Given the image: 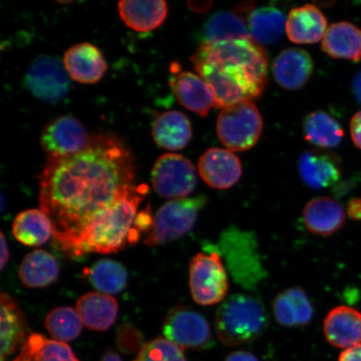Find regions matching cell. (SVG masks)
I'll list each match as a JSON object with an SVG mask.
<instances>
[{"instance_id":"24","label":"cell","mask_w":361,"mask_h":361,"mask_svg":"<svg viewBox=\"0 0 361 361\" xmlns=\"http://www.w3.org/2000/svg\"><path fill=\"white\" fill-rule=\"evenodd\" d=\"M190 121L178 111L164 112L157 117L152 126V137L158 146L170 151L186 147L192 138Z\"/></svg>"},{"instance_id":"39","label":"cell","mask_w":361,"mask_h":361,"mask_svg":"<svg viewBox=\"0 0 361 361\" xmlns=\"http://www.w3.org/2000/svg\"><path fill=\"white\" fill-rule=\"evenodd\" d=\"M347 214L352 220L361 221V198H352L347 205Z\"/></svg>"},{"instance_id":"44","label":"cell","mask_w":361,"mask_h":361,"mask_svg":"<svg viewBox=\"0 0 361 361\" xmlns=\"http://www.w3.org/2000/svg\"><path fill=\"white\" fill-rule=\"evenodd\" d=\"M102 361H121V359L114 352L108 351L107 353L104 355Z\"/></svg>"},{"instance_id":"36","label":"cell","mask_w":361,"mask_h":361,"mask_svg":"<svg viewBox=\"0 0 361 361\" xmlns=\"http://www.w3.org/2000/svg\"><path fill=\"white\" fill-rule=\"evenodd\" d=\"M153 222L150 210L147 209L142 212L141 214L137 215V218L135 219L134 229L135 231L140 233V232L151 231L153 227Z\"/></svg>"},{"instance_id":"28","label":"cell","mask_w":361,"mask_h":361,"mask_svg":"<svg viewBox=\"0 0 361 361\" xmlns=\"http://www.w3.org/2000/svg\"><path fill=\"white\" fill-rule=\"evenodd\" d=\"M247 23L251 38L261 45L278 42L286 30L287 20L279 8L263 7L252 11Z\"/></svg>"},{"instance_id":"27","label":"cell","mask_w":361,"mask_h":361,"mask_svg":"<svg viewBox=\"0 0 361 361\" xmlns=\"http://www.w3.org/2000/svg\"><path fill=\"white\" fill-rule=\"evenodd\" d=\"M60 268L55 257L37 250L30 252L20 265V281L28 288H44L57 281Z\"/></svg>"},{"instance_id":"16","label":"cell","mask_w":361,"mask_h":361,"mask_svg":"<svg viewBox=\"0 0 361 361\" xmlns=\"http://www.w3.org/2000/svg\"><path fill=\"white\" fill-rule=\"evenodd\" d=\"M314 63L305 49H284L275 59L272 71L274 80L281 87L296 90L304 87L313 74Z\"/></svg>"},{"instance_id":"23","label":"cell","mask_w":361,"mask_h":361,"mask_svg":"<svg viewBox=\"0 0 361 361\" xmlns=\"http://www.w3.org/2000/svg\"><path fill=\"white\" fill-rule=\"evenodd\" d=\"M322 49L329 56L353 62L361 61V30L350 22L336 23L329 27Z\"/></svg>"},{"instance_id":"15","label":"cell","mask_w":361,"mask_h":361,"mask_svg":"<svg viewBox=\"0 0 361 361\" xmlns=\"http://www.w3.org/2000/svg\"><path fill=\"white\" fill-rule=\"evenodd\" d=\"M298 169L303 182L315 190L332 187L341 178V161L326 152L311 150L302 153Z\"/></svg>"},{"instance_id":"22","label":"cell","mask_w":361,"mask_h":361,"mask_svg":"<svg viewBox=\"0 0 361 361\" xmlns=\"http://www.w3.org/2000/svg\"><path fill=\"white\" fill-rule=\"evenodd\" d=\"M118 11L126 25L138 32H147L159 27L168 16V4L164 0L121 1Z\"/></svg>"},{"instance_id":"12","label":"cell","mask_w":361,"mask_h":361,"mask_svg":"<svg viewBox=\"0 0 361 361\" xmlns=\"http://www.w3.org/2000/svg\"><path fill=\"white\" fill-rule=\"evenodd\" d=\"M87 130L73 116H63L45 126L40 142L49 157L74 154L87 146L90 142Z\"/></svg>"},{"instance_id":"43","label":"cell","mask_w":361,"mask_h":361,"mask_svg":"<svg viewBox=\"0 0 361 361\" xmlns=\"http://www.w3.org/2000/svg\"><path fill=\"white\" fill-rule=\"evenodd\" d=\"M13 361H34L32 353L26 342L23 345L20 355Z\"/></svg>"},{"instance_id":"30","label":"cell","mask_w":361,"mask_h":361,"mask_svg":"<svg viewBox=\"0 0 361 361\" xmlns=\"http://www.w3.org/2000/svg\"><path fill=\"white\" fill-rule=\"evenodd\" d=\"M303 132L307 142L323 148L336 147L344 137L341 124L324 111H314L307 116Z\"/></svg>"},{"instance_id":"29","label":"cell","mask_w":361,"mask_h":361,"mask_svg":"<svg viewBox=\"0 0 361 361\" xmlns=\"http://www.w3.org/2000/svg\"><path fill=\"white\" fill-rule=\"evenodd\" d=\"M202 43L251 38L245 16L236 11H220L210 17L202 31Z\"/></svg>"},{"instance_id":"40","label":"cell","mask_w":361,"mask_h":361,"mask_svg":"<svg viewBox=\"0 0 361 361\" xmlns=\"http://www.w3.org/2000/svg\"><path fill=\"white\" fill-rule=\"evenodd\" d=\"M225 361H259V360L250 352L238 350L228 355Z\"/></svg>"},{"instance_id":"3","label":"cell","mask_w":361,"mask_h":361,"mask_svg":"<svg viewBox=\"0 0 361 361\" xmlns=\"http://www.w3.org/2000/svg\"><path fill=\"white\" fill-rule=\"evenodd\" d=\"M147 192L145 184L126 188L118 200L90 219L62 251L72 257L93 252L110 254L137 242L140 233L134 229L135 219Z\"/></svg>"},{"instance_id":"9","label":"cell","mask_w":361,"mask_h":361,"mask_svg":"<svg viewBox=\"0 0 361 361\" xmlns=\"http://www.w3.org/2000/svg\"><path fill=\"white\" fill-rule=\"evenodd\" d=\"M164 334L166 340L182 349H207L213 343L209 322L188 307H178L170 311L165 319Z\"/></svg>"},{"instance_id":"41","label":"cell","mask_w":361,"mask_h":361,"mask_svg":"<svg viewBox=\"0 0 361 361\" xmlns=\"http://www.w3.org/2000/svg\"><path fill=\"white\" fill-rule=\"evenodd\" d=\"M0 254H1L0 268L4 269L8 264V259H10V251H8V243L3 233H1V241H0Z\"/></svg>"},{"instance_id":"25","label":"cell","mask_w":361,"mask_h":361,"mask_svg":"<svg viewBox=\"0 0 361 361\" xmlns=\"http://www.w3.org/2000/svg\"><path fill=\"white\" fill-rule=\"evenodd\" d=\"M76 310L85 326L94 331H104L116 322L118 305L114 299L100 293H88L80 298Z\"/></svg>"},{"instance_id":"34","label":"cell","mask_w":361,"mask_h":361,"mask_svg":"<svg viewBox=\"0 0 361 361\" xmlns=\"http://www.w3.org/2000/svg\"><path fill=\"white\" fill-rule=\"evenodd\" d=\"M34 361H79L71 347L64 342L47 340L39 334H32L26 341Z\"/></svg>"},{"instance_id":"2","label":"cell","mask_w":361,"mask_h":361,"mask_svg":"<svg viewBox=\"0 0 361 361\" xmlns=\"http://www.w3.org/2000/svg\"><path fill=\"white\" fill-rule=\"evenodd\" d=\"M191 60L213 90L216 108L255 100L268 84L267 53L252 38L202 43Z\"/></svg>"},{"instance_id":"4","label":"cell","mask_w":361,"mask_h":361,"mask_svg":"<svg viewBox=\"0 0 361 361\" xmlns=\"http://www.w3.org/2000/svg\"><path fill=\"white\" fill-rule=\"evenodd\" d=\"M268 314L262 302L246 293L226 298L216 310V336L224 344L237 346L256 340L267 329Z\"/></svg>"},{"instance_id":"14","label":"cell","mask_w":361,"mask_h":361,"mask_svg":"<svg viewBox=\"0 0 361 361\" xmlns=\"http://www.w3.org/2000/svg\"><path fill=\"white\" fill-rule=\"evenodd\" d=\"M63 64L70 78L81 84L98 82L108 68L100 49L90 43L75 44L68 49Z\"/></svg>"},{"instance_id":"33","label":"cell","mask_w":361,"mask_h":361,"mask_svg":"<svg viewBox=\"0 0 361 361\" xmlns=\"http://www.w3.org/2000/svg\"><path fill=\"white\" fill-rule=\"evenodd\" d=\"M83 324L78 310L71 307L53 310L45 319L49 333L56 341L64 343L75 340L80 335Z\"/></svg>"},{"instance_id":"1","label":"cell","mask_w":361,"mask_h":361,"mask_svg":"<svg viewBox=\"0 0 361 361\" xmlns=\"http://www.w3.org/2000/svg\"><path fill=\"white\" fill-rule=\"evenodd\" d=\"M132 154L112 135H92L74 154L49 157L40 177V209L62 250L94 216L133 184Z\"/></svg>"},{"instance_id":"18","label":"cell","mask_w":361,"mask_h":361,"mask_svg":"<svg viewBox=\"0 0 361 361\" xmlns=\"http://www.w3.org/2000/svg\"><path fill=\"white\" fill-rule=\"evenodd\" d=\"M324 333L329 344L336 348L361 344V313L349 306L336 307L324 319Z\"/></svg>"},{"instance_id":"19","label":"cell","mask_w":361,"mask_h":361,"mask_svg":"<svg viewBox=\"0 0 361 361\" xmlns=\"http://www.w3.org/2000/svg\"><path fill=\"white\" fill-rule=\"evenodd\" d=\"M303 219L306 228L311 233L329 237L344 226L345 212L341 203L332 198L319 197L307 203Z\"/></svg>"},{"instance_id":"6","label":"cell","mask_w":361,"mask_h":361,"mask_svg":"<svg viewBox=\"0 0 361 361\" xmlns=\"http://www.w3.org/2000/svg\"><path fill=\"white\" fill-rule=\"evenodd\" d=\"M207 202V197L200 195L166 202L157 212L153 227L143 243L158 246L184 236L193 228Z\"/></svg>"},{"instance_id":"31","label":"cell","mask_w":361,"mask_h":361,"mask_svg":"<svg viewBox=\"0 0 361 361\" xmlns=\"http://www.w3.org/2000/svg\"><path fill=\"white\" fill-rule=\"evenodd\" d=\"M13 234L23 245L40 246L53 234L52 224L42 211L26 210L16 216L13 224Z\"/></svg>"},{"instance_id":"8","label":"cell","mask_w":361,"mask_h":361,"mask_svg":"<svg viewBox=\"0 0 361 361\" xmlns=\"http://www.w3.org/2000/svg\"><path fill=\"white\" fill-rule=\"evenodd\" d=\"M197 180L195 166L183 156L165 154L153 166L152 186L164 198H186L195 189Z\"/></svg>"},{"instance_id":"35","label":"cell","mask_w":361,"mask_h":361,"mask_svg":"<svg viewBox=\"0 0 361 361\" xmlns=\"http://www.w3.org/2000/svg\"><path fill=\"white\" fill-rule=\"evenodd\" d=\"M134 361H187L183 349L164 338L148 342Z\"/></svg>"},{"instance_id":"17","label":"cell","mask_w":361,"mask_h":361,"mask_svg":"<svg viewBox=\"0 0 361 361\" xmlns=\"http://www.w3.org/2000/svg\"><path fill=\"white\" fill-rule=\"evenodd\" d=\"M169 84L180 105L198 115L206 116L216 106L213 90L192 72H179L170 79Z\"/></svg>"},{"instance_id":"37","label":"cell","mask_w":361,"mask_h":361,"mask_svg":"<svg viewBox=\"0 0 361 361\" xmlns=\"http://www.w3.org/2000/svg\"><path fill=\"white\" fill-rule=\"evenodd\" d=\"M350 135L355 145L361 150V111L352 117L350 121Z\"/></svg>"},{"instance_id":"38","label":"cell","mask_w":361,"mask_h":361,"mask_svg":"<svg viewBox=\"0 0 361 361\" xmlns=\"http://www.w3.org/2000/svg\"><path fill=\"white\" fill-rule=\"evenodd\" d=\"M338 361H361V344L345 349L341 354Z\"/></svg>"},{"instance_id":"5","label":"cell","mask_w":361,"mask_h":361,"mask_svg":"<svg viewBox=\"0 0 361 361\" xmlns=\"http://www.w3.org/2000/svg\"><path fill=\"white\" fill-rule=\"evenodd\" d=\"M263 119L251 101H242L223 108L216 123L221 142L233 152L248 150L259 141Z\"/></svg>"},{"instance_id":"20","label":"cell","mask_w":361,"mask_h":361,"mask_svg":"<svg viewBox=\"0 0 361 361\" xmlns=\"http://www.w3.org/2000/svg\"><path fill=\"white\" fill-rule=\"evenodd\" d=\"M327 30L326 16L313 4L293 8L288 13L286 33L293 43H317L324 39Z\"/></svg>"},{"instance_id":"7","label":"cell","mask_w":361,"mask_h":361,"mask_svg":"<svg viewBox=\"0 0 361 361\" xmlns=\"http://www.w3.org/2000/svg\"><path fill=\"white\" fill-rule=\"evenodd\" d=\"M189 286L197 304L207 306L223 302L228 291L227 270L219 252L197 254L189 269Z\"/></svg>"},{"instance_id":"13","label":"cell","mask_w":361,"mask_h":361,"mask_svg":"<svg viewBox=\"0 0 361 361\" xmlns=\"http://www.w3.org/2000/svg\"><path fill=\"white\" fill-rule=\"evenodd\" d=\"M198 171L205 183L212 188L228 189L242 177L243 168L239 158L222 148H211L200 157Z\"/></svg>"},{"instance_id":"26","label":"cell","mask_w":361,"mask_h":361,"mask_svg":"<svg viewBox=\"0 0 361 361\" xmlns=\"http://www.w3.org/2000/svg\"><path fill=\"white\" fill-rule=\"evenodd\" d=\"M1 361L6 360L25 341L26 322L15 300L7 293L1 295Z\"/></svg>"},{"instance_id":"10","label":"cell","mask_w":361,"mask_h":361,"mask_svg":"<svg viewBox=\"0 0 361 361\" xmlns=\"http://www.w3.org/2000/svg\"><path fill=\"white\" fill-rule=\"evenodd\" d=\"M220 245L223 246L226 260L237 282L248 287L258 283L263 269L257 259L255 243L250 234L236 229L227 230Z\"/></svg>"},{"instance_id":"21","label":"cell","mask_w":361,"mask_h":361,"mask_svg":"<svg viewBox=\"0 0 361 361\" xmlns=\"http://www.w3.org/2000/svg\"><path fill=\"white\" fill-rule=\"evenodd\" d=\"M273 313L276 322L286 327L308 326L314 315L313 307L303 288H287L275 298Z\"/></svg>"},{"instance_id":"32","label":"cell","mask_w":361,"mask_h":361,"mask_svg":"<svg viewBox=\"0 0 361 361\" xmlns=\"http://www.w3.org/2000/svg\"><path fill=\"white\" fill-rule=\"evenodd\" d=\"M85 274L94 288L109 295L121 293L128 283V272L124 266L113 260L98 261Z\"/></svg>"},{"instance_id":"42","label":"cell","mask_w":361,"mask_h":361,"mask_svg":"<svg viewBox=\"0 0 361 361\" xmlns=\"http://www.w3.org/2000/svg\"><path fill=\"white\" fill-rule=\"evenodd\" d=\"M352 89H353L356 100L361 104V71L355 75L353 83H352Z\"/></svg>"},{"instance_id":"11","label":"cell","mask_w":361,"mask_h":361,"mask_svg":"<svg viewBox=\"0 0 361 361\" xmlns=\"http://www.w3.org/2000/svg\"><path fill=\"white\" fill-rule=\"evenodd\" d=\"M25 84L35 97L54 103L66 96L71 82L64 64L55 57L42 56L29 66Z\"/></svg>"}]
</instances>
